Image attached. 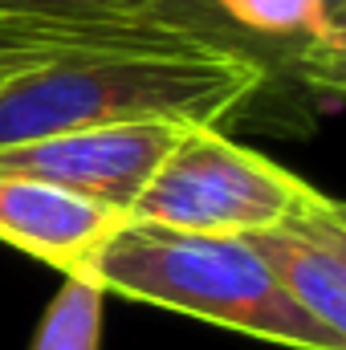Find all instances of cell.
<instances>
[{
  "label": "cell",
  "mask_w": 346,
  "mask_h": 350,
  "mask_svg": "<svg viewBox=\"0 0 346 350\" xmlns=\"http://www.w3.org/2000/svg\"><path fill=\"white\" fill-rule=\"evenodd\" d=\"M265 82L257 57L208 37L172 53H94L25 70L0 86V151L118 122L216 126Z\"/></svg>",
  "instance_id": "cell-1"
},
{
  "label": "cell",
  "mask_w": 346,
  "mask_h": 350,
  "mask_svg": "<svg viewBox=\"0 0 346 350\" xmlns=\"http://www.w3.org/2000/svg\"><path fill=\"white\" fill-rule=\"evenodd\" d=\"M94 281L106 293L163 306L277 347L346 350V338L322 330L289 301L245 237H196L127 220L98 253Z\"/></svg>",
  "instance_id": "cell-2"
},
{
  "label": "cell",
  "mask_w": 346,
  "mask_h": 350,
  "mask_svg": "<svg viewBox=\"0 0 346 350\" xmlns=\"http://www.w3.org/2000/svg\"><path fill=\"white\" fill-rule=\"evenodd\" d=\"M314 187L216 126H183L131 220L196 237H253L302 208Z\"/></svg>",
  "instance_id": "cell-3"
},
{
  "label": "cell",
  "mask_w": 346,
  "mask_h": 350,
  "mask_svg": "<svg viewBox=\"0 0 346 350\" xmlns=\"http://www.w3.org/2000/svg\"><path fill=\"white\" fill-rule=\"evenodd\" d=\"M187 122H118V126H94L70 131L21 147L0 151V172L33 175L57 187H70L98 204H110L131 216L143 187L155 179L163 159L172 155L175 139Z\"/></svg>",
  "instance_id": "cell-4"
},
{
  "label": "cell",
  "mask_w": 346,
  "mask_h": 350,
  "mask_svg": "<svg viewBox=\"0 0 346 350\" xmlns=\"http://www.w3.org/2000/svg\"><path fill=\"white\" fill-rule=\"evenodd\" d=\"M245 241L297 310L346 338V212L338 200L314 187L293 216Z\"/></svg>",
  "instance_id": "cell-5"
},
{
  "label": "cell",
  "mask_w": 346,
  "mask_h": 350,
  "mask_svg": "<svg viewBox=\"0 0 346 350\" xmlns=\"http://www.w3.org/2000/svg\"><path fill=\"white\" fill-rule=\"evenodd\" d=\"M127 220V212L70 187L0 172V241L66 277H94L98 253Z\"/></svg>",
  "instance_id": "cell-6"
},
{
  "label": "cell",
  "mask_w": 346,
  "mask_h": 350,
  "mask_svg": "<svg viewBox=\"0 0 346 350\" xmlns=\"http://www.w3.org/2000/svg\"><path fill=\"white\" fill-rule=\"evenodd\" d=\"M237 25L297 41L314 62V70H326V82L338 90L343 74V4L346 0H216Z\"/></svg>",
  "instance_id": "cell-7"
},
{
  "label": "cell",
  "mask_w": 346,
  "mask_h": 350,
  "mask_svg": "<svg viewBox=\"0 0 346 350\" xmlns=\"http://www.w3.org/2000/svg\"><path fill=\"white\" fill-rule=\"evenodd\" d=\"M102 301L106 289L94 277H66L41 318L33 350H102Z\"/></svg>",
  "instance_id": "cell-8"
},
{
  "label": "cell",
  "mask_w": 346,
  "mask_h": 350,
  "mask_svg": "<svg viewBox=\"0 0 346 350\" xmlns=\"http://www.w3.org/2000/svg\"><path fill=\"white\" fill-rule=\"evenodd\" d=\"M163 0H0V16H53V21H143L163 16Z\"/></svg>",
  "instance_id": "cell-9"
},
{
  "label": "cell",
  "mask_w": 346,
  "mask_h": 350,
  "mask_svg": "<svg viewBox=\"0 0 346 350\" xmlns=\"http://www.w3.org/2000/svg\"><path fill=\"white\" fill-rule=\"evenodd\" d=\"M25 70H37V66H21V62H0V86H4L8 78H16V74H25Z\"/></svg>",
  "instance_id": "cell-10"
}]
</instances>
